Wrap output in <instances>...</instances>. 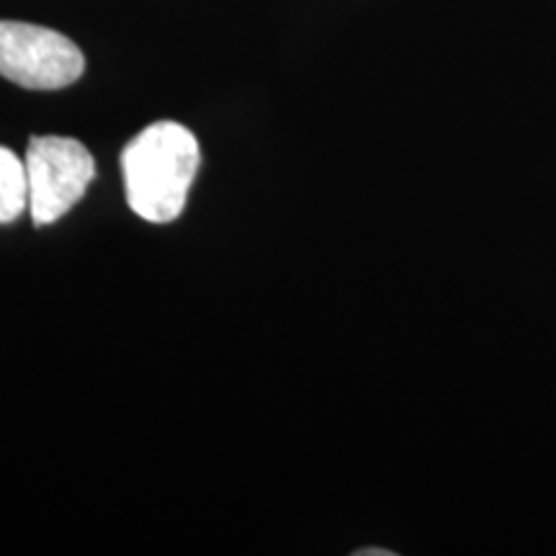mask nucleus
Masks as SVG:
<instances>
[{"instance_id":"obj_1","label":"nucleus","mask_w":556,"mask_h":556,"mask_svg":"<svg viewBox=\"0 0 556 556\" xmlns=\"http://www.w3.org/2000/svg\"><path fill=\"white\" fill-rule=\"evenodd\" d=\"M201 165L197 137L178 122L150 124L122 152L127 204L155 225L178 219Z\"/></svg>"},{"instance_id":"obj_5","label":"nucleus","mask_w":556,"mask_h":556,"mask_svg":"<svg viewBox=\"0 0 556 556\" xmlns=\"http://www.w3.org/2000/svg\"><path fill=\"white\" fill-rule=\"evenodd\" d=\"M356 556H392L387 548H364V552H356Z\"/></svg>"},{"instance_id":"obj_4","label":"nucleus","mask_w":556,"mask_h":556,"mask_svg":"<svg viewBox=\"0 0 556 556\" xmlns=\"http://www.w3.org/2000/svg\"><path fill=\"white\" fill-rule=\"evenodd\" d=\"M29 208V176L16 152L0 148V225H11Z\"/></svg>"},{"instance_id":"obj_2","label":"nucleus","mask_w":556,"mask_h":556,"mask_svg":"<svg viewBox=\"0 0 556 556\" xmlns=\"http://www.w3.org/2000/svg\"><path fill=\"white\" fill-rule=\"evenodd\" d=\"M29 212L34 227H47L65 217L86 197L96 178L88 148L73 137H31L26 150Z\"/></svg>"},{"instance_id":"obj_3","label":"nucleus","mask_w":556,"mask_h":556,"mask_svg":"<svg viewBox=\"0 0 556 556\" xmlns=\"http://www.w3.org/2000/svg\"><path fill=\"white\" fill-rule=\"evenodd\" d=\"M86 58L65 34L24 21H0V75L29 90H60L80 80Z\"/></svg>"}]
</instances>
